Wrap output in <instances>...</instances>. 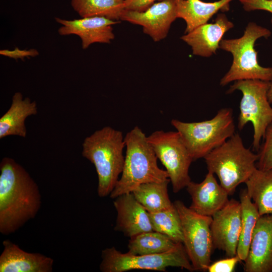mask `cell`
<instances>
[{"mask_svg":"<svg viewBox=\"0 0 272 272\" xmlns=\"http://www.w3.org/2000/svg\"><path fill=\"white\" fill-rule=\"evenodd\" d=\"M263 140L256 165L258 169L267 170L272 168V122L267 127Z\"/></svg>","mask_w":272,"mask_h":272,"instance_id":"cell-27","label":"cell"},{"mask_svg":"<svg viewBox=\"0 0 272 272\" xmlns=\"http://www.w3.org/2000/svg\"><path fill=\"white\" fill-rule=\"evenodd\" d=\"M267 97L270 103L272 104V83L268 91Z\"/></svg>","mask_w":272,"mask_h":272,"instance_id":"cell-32","label":"cell"},{"mask_svg":"<svg viewBox=\"0 0 272 272\" xmlns=\"http://www.w3.org/2000/svg\"><path fill=\"white\" fill-rule=\"evenodd\" d=\"M242 261L237 254L232 257L220 259L210 264L209 272H233L237 264Z\"/></svg>","mask_w":272,"mask_h":272,"instance_id":"cell-28","label":"cell"},{"mask_svg":"<svg viewBox=\"0 0 272 272\" xmlns=\"http://www.w3.org/2000/svg\"><path fill=\"white\" fill-rule=\"evenodd\" d=\"M203 158L208 171L217 175L220 185L230 195L257 169L258 155L246 148L239 134L235 133Z\"/></svg>","mask_w":272,"mask_h":272,"instance_id":"cell-4","label":"cell"},{"mask_svg":"<svg viewBox=\"0 0 272 272\" xmlns=\"http://www.w3.org/2000/svg\"><path fill=\"white\" fill-rule=\"evenodd\" d=\"M37 113L36 101L28 97L23 98L20 92H16L10 108L0 118V139L10 135L26 137L25 120Z\"/></svg>","mask_w":272,"mask_h":272,"instance_id":"cell-19","label":"cell"},{"mask_svg":"<svg viewBox=\"0 0 272 272\" xmlns=\"http://www.w3.org/2000/svg\"><path fill=\"white\" fill-rule=\"evenodd\" d=\"M271 34L269 29L254 22H250L242 37L222 39L219 48L230 52L233 56V61L228 72L221 79V86L245 80L272 82V67H265L259 64L257 52L254 49V44L258 39L267 38Z\"/></svg>","mask_w":272,"mask_h":272,"instance_id":"cell-5","label":"cell"},{"mask_svg":"<svg viewBox=\"0 0 272 272\" xmlns=\"http://www.w3.org/2000/svg\"><path fill=\"white\" fill-rule=\"evenodd\" d=\"M125 147L122 132L110 126L95 131L84 140L82 155L95 167L100 197L110 195L119 179L124 163Z\"/></svg>","mask_w":272,"mask_h":272,"instance_id":"cell-2","label":"cell"},{"mask_svg":"<svg viewBox=\"0 0 272 272\" xmlns=\"http://www.w3.org/2000/svg\"><path fill=\"white\" fill-rule=\"evenodd\" d=\"M234 27L224 14H219L214 23H205L180 38L191 47L195 55L209 57L215 54L224 34Z\"/></svg>","mask_w":272,"mask_h":272,"instance_id":"cell-17","label":"cell"},{"mask_svg":"<svg viewBox=\"0 0 272 272\" xmlns=\"http://www.w3.org/2000/svg\"><path fill=\"white\" fill-rule=\"evenodd\" d=\"M244 10L247 12L263 10L272 14V0H239ZM272 24V17L271 19Z\"/></svg>","mask_w":272,"mask_h":272,"instance_id":"cell-29","label":"cell"},{"mask_svg":"<svg viewBox=\"0 0 272 272\" xmlns=\"http://www.w3.org/2000/svg\"><path fill=\"white\" fill-rule=\"evenodd\" d=\"M244 262L245 272H272V214L259 217Z\"/></svg>","mask_w":272,"mask_h":272,"instance_id":"cell-14","label":"cell"},{"mask_svg":"<svg viewBox=\"0 0 272 272\" xmlns=\"http://www.w3.org/2000/svg\"><path fill=\"white\" fill-rule=\"evenodd\" d=\"M245 183L260 216L272 214V168H257Z\"/></svg>","mask_w":272,"mask_h":272,"instance_id":"cell-21","label":"cell"},{"mask_svg":"<svg viewBox=\"0 0 272 272\" xmlns=\"http://www.w3.org/2000/svg\"><path fill=\"white\" fill-rule=\"evenodd\" d=\"M240 202L241 224L237 254L242 261H244L247 256L253 232L260 215L246 189L241 191Z\"/></svg>","mask_w":272,"mask_h":272,"instance_id":"cell-23","label":"cell"},{"mask_svg":"<svg viewBox=\"0 0 272 272\" xmlns=\"http://www.w3.org/2000/svg\"><path fill=\"white\" fill-rule=\"evenodd\" d=\"M211 230L214 248L223 251L228 257L237 254L241 231V204L234 199L212 216Z\"/></svg>","mask_w":272,"mask_h":272,"instance_id":"cell-12","label":"cell"},{"mask_svg":"<svg viewBox=\"0 0 272 272\" xmlns=\"http://www.w3.org/2000/svg\"><path fill=\"white\" fill-rule=\"evenodd\" d=\"M177 244L165 234L155 231L146 232L130 238L127 252L133 255L162 253L171 250Z\"/></svg>","mask_w":272,"mask_h":272,"instance_id":"cell-24","label":"cell"},{"mask_svg":"<svg viewBox=\"0 0 272 272\" xmlns=\"http://www.w3.org/2000/svg\"><path fill=\"white\" fill-rule=\"evenodd\" d=\"M124 141V163L121 177L110 194L113 199L131 192L142 184L160 182L169 179L166 170L158 167V158L147 137L139 127L135 126L128 132Z\"/></svg>","mask_w":272,"mask_h":272,"instance_id":"cell-3","label":"cell"},{"mask_svg":"<svg viewBox=\"0 0 272 272\" xmlns=\"http://www.w3.org/2000/svg\"><path fill=\"white\" fill-rule=\"evenodd\" d=\"M147 139L168 174L173 192L186 187L191 181L189 169L193 161L179 132L157 130Z\"/></svg>","mask_w":272,"mask_h":272,"instance_id":"cell-10","label":"cell"},{"mask_svg":"<svg viewBox=\"0 0 272 272\" xmlns=\"http://www.w3.org/2000/svg\"><path fill=\"white\" fill-rule=\"evenodd\" d=\"M186 187L192 200L189 208L201 215L212 216L229 201L228 193L211 172L200 183L191 181Z\"/></svg>","mask_w":272,"mask_h":272,"instance_id":"cell-16","label":"cell"},{"mask_svg":"<svg viewBox=\"0 0 272 272\" xmlns=\"http://www.w3.org/2000/svg\"><path fill=\"white\" fill-rule=\"evenodd\" d=\"M113 205L117 213L115 231L122 232L129 238L154 231L148 212L135 198L132 192L115 198Z\"/></svg>","mask_w":272,"mask_h":272,"instance_id":"cell-15","label":"cell"},{"mask_svg":"<svg viewBox=\"0 0 272 272\" xmlns=\"http://www.w3.org/2000/svg\"><path fill=\"white\" fill-rule=\"evenodd\" d=\"M0 272H51L53 259L40 253L24 251L11 241L3 242Z\"/></svg>","mask_w":272,"mask_h":272,"instance_id":"cell-18","label":"cell"},{"mask_svg":"<svg viewBox=\"0 0 272 272\" xmlns=\"http://www.w3.org/2000/svg\"><path fill=\"white\" fill-rule=\"evenodd\" d=\"M149 214L154 231L166 235L176 243H183L181 221L175 206L169 209Z\"/></svg>","mask_w":272,"mask_h":272,"instance_id":"cell-26","label":"cell"},{"mask_svg":"<svg viewBox=\"0 0 272 272\" xmlns=\"http://www.w3.org/2000/svg\"><path fill=\"white\" fill-rule=\"evenodd\" d=\"M55 20L61 25L58 29L59 34L79 36L84 49L95 43H110L114 38L112 25L119 22L98 16L83 17L72 20L55 17Z\"/></svg>","mask_w":272,"mask_h":272,"instance_id":"cell-13","label":"cell"},{"mask_svg":"<svg viewBox=\"0 0 272 272\" xmlns=\"http://www.w3.org/2000/svg\"><path fill=\"white\" fill-rule=\"evenodd\" d=\"M169 179L160 182H148L137 187L131 192L135 198L148 213H155L169 209L174 205L168 195Z\"/></svg>","mask_w":272,"mask_h":272,"instance_id":"cell-22","label":"cell"},{"mask_svg":"<svg viewBox=\"0 0 272 272\" xmlns=\"http://www.w3.org/2000/svg\"><path fill=\"white\" fill-rule=\"evenodd\" d=\"M177 18L183 19L186 24L187 33L208 21L219 11L229 10L233 0H219L205 2L201 0H175Z\"/></svg>","mask_w":272,"mask_h":272,"instance_id":"cell-20","label":"cell"},{"mask_svg":"<svg viewBox=\"0 0 272 272\" xmlns=\"http://www.w3.org/2000/svg\"><path fill=\"white\" fill-rule=\"evenodd\" d=\"M177 18L176 1L163 0L143 12L124 10L120 20L142 26L145 34L158 42L166 38L171 24Z\"/></svg>","mask_w":272,"mask_h":272,"instance_id":"cell-11","label":"cell"},{"mask_svg":"<svg viewBox=\"0 0 272 272\" xmlns=\"http://www.w3.org/2000/svg\"><path fill=\"white\" fill-rule=\"evenodd\" d=\"M173 203L181 221L183 244L193 270L206 271L214 248L211 230L212 217L194 212L180 200Z\"/></svg>","mask_w":272,"mask_h":272,"instance_id":"cell-9","label":"cell"},{"mask_svg":"<svg viewBox=\"0 0 272 272\" xmlns=\"http://www.w3.org/2000/svg\"><path fill=\"white\" fill-rule=\"evenodd\" d=\"M124 0H72L74 10L82 17H104L119 21Z\"/></svg>","mask_w":272,"mask_h":272,"instance_id":"cell-25","label":"cell"},{"mask_svg":"<svg viewBox=\"0 0 272 272\" xmlns=\"http://www.w3.org/2000/svg\"><path fill=\"white\" fill-rule=\"evenodd\" d=\"M0 171V232L8 235L36 217L41 196L36 182L13 159L3 158Z\"/></svg>","mask_w":272,"mask_h":272,"instance_id":"cell-1","label":"cell"},{"mask_svg":"<svg viewBox=\"0 0 272 272\" xmlns=\"http://www.w3.org/2000/svg\"><path fill=\"white\" fill-rule=\"evenodd\" d=\"M163 0H124L123 7L124 10L143 12L146 10L156 1Z\"/></svg>","mask_w":272,"mask_h":272,"instance_id":"cell-30","label":"cell"},{"mask_svg":"<svg viewBox=\"0 0 272 272\" xmlns=\"http://www.w3.org/2000/svg\"><path fill=\"white\" fill-rule=\"evenodd\" d=\"M193 161L204 158L223 144L234 133L235 125L231 108L220 109L212 119L194 122L172 119Z\"/></svg>","mask_w":272,"mask_h":272,"instance_id":"cell-6","label":"cell"},{"mask_svg":"<svg viewBox=\"0 0 272 272\" xmlns=\"http://www.w3.org/2000/svg\"><path fill=\"white\" fill-rule=\"evenodd\" d=\"M0 54L2 55L12 57L14 59H24L29 56L34 57L38 55L39 52L35 49L21 50L16 47L13 50H1Z\"/></svg>","mask_w":272,"mask_h":272,"instance_id":"cell-31","label":"cell"},{"mask_svg":"<svg viewBox=\"0 0 272 272\" xmlns=\"http://www.w3.org/2000/svg\"><path fill=\"white\" fill-rule=\"evenodd\" d=\"M100 270L102 272H124L133 269L165 271L168 267H179L193 271L183 243L162 253L133 255L121 253L114 247L102 251Z\"/></svg>","mask_w":272,"mask_h":272,"instance_id":"cell-8","label":"cell"},{"mask_svg":"<svg viewBox=\"0 0 272 272\" xmlns=\"http://www.w3.org/2000/svg\"><path fill=\"white\" fill-rule=\"evenodd\" d=\"M271 83L260 80H239L235 81L227 91L228 94L236 90L242 93L238 128L242 130L248 122L252 123V145L253 149L256 151L260 148L267 127L272 122V107L267 97Z\"/></svg>","mask_w":272,"mask_h":272,"instance_id":"cell-7","label":"cell"}]
</instances>
